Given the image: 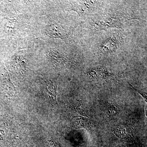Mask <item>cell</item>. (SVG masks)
<instances>
[{"instance_id": "6da1fadb", "label": "cell", "mask_w": 147, "mask_h": 147, "mask_svg": "<svg viewBox=\"0 0 147 147\" xmlns=\"http://www.w3.org/2000/svg\"><path fill=\"white\" fill-rule=\"evenodd\" d=\"M135 18L127 14H109L93 22V28L96 31L106 30L111 28H121L125 22Z\"/></svg>"}, {"instance_id": "7a4b0ae2", "label": "cell", "mask_w": 147, "mask_h": 147, "mask_svg": "<svg viewBox=\"0 0 147 147\" xmlns=\"http://www.w3.org/2000/svg\"><path fill=\"white\" fill-rule=\"evenodd\" d=\"M123 41V38L119 34L109 37L104 40L98 48V54L106 56L115 53Z\"/></svg>"}, {"instance_id": "3957f363", "label": "cell", "mask_w": 147, "mask_h": 147, "mask_svg": "<svg viewBox=\"0 0 147 147\" xmlns=\"http://www.w3.org/2000/svg\"><path fill=\"white\" fill-rule=\"evenodd\" d=\"M49 60L57 68H70L75 66L74 62L69 56L54 49L47 50Z\"/></svg>"}, {"instance_id": "277c9868", "label": "cell", "mask_w": 147, "mask_h": 147, "mask_svg": "<svg viewBox=\"0 0 147 147\" xmlns=\"http://www.w3.org/2000/svg\"><path fill=\"white\" fill-rule=\"evenodd\" d=\"M100 1H79L71 3V10L76 11L80 16H86L93 13L100 6Z\"/></svg>"}, {"instance_id": "5b68a950", "label": "cell", "mask_w": 147, "mask_h": 147, "mask_svg": "<svg viewBox=\"0 0 147 147\" xmlns=\"http://www.w3.org/2000/svg\"><path fill=\"white\" fill-rule=\"evenodd\" d=\"M46 34L54 38H61L66 42H71L70 37L61 23L55 21H50L46 29Z\"/></svg>"}, {"instance_id": "8992f818", "label": "cell", "mask_w": 147, "mask_h": 147, "mask_svg": "<svg viewBox=\"0 0 147 147\" xmlns=\"http://www.w3.org/2000/svg\"><path fill=\"white\" fill-rule=\"evenodd\" d=\"M45 92L50 102L53 105L57 104V81L56 79L50 82H46Z\"/></svg>"}, {"instance_id": "52a82bcc", "label": "cell", "mask_w": 147, "mask_h": 147, "mask_svg": "<svg viewBox=\"0 0 147 147\" xmlns=\"http://www.w3.org/2000/svg\"><path fill=\"white\" fill-rule=\"evenodd\" d=\"M90 121L86 117L77 116L73 117L71 121V125L73 128L78 129L88 128L90 127Z\"/></svg>"}, {"instance_id": "ba28073f", "label": "cell", "mask_w": 147, "mask_h": 147, "mask_svg": "<svg viewBox=\"0 0 147 147\" xmlns=\"http://www.w3.org/2000/svg\"><path fill=\"white\" fill-rule=\"evenodd\" d=\"M105 112L110 118H115L120 113L119 108L115 104L108 103L105 106Z\"/></svg>"}, {"instance_id": "9c48e42d", "label": "cell", "mask_w": 147, "mask_h": 147, "mask_svg": "<svg viewBox=\"0 0 147 147\" xmlns=\"http://www.w3.org/2000/svg\"><path fill=\"white\" fill-rule=\"evenodd\" d=\"M114 132L117 137L121 139L128 137L130 133L128 127L124 124L119 125L116 127L114 129Z\"/></svg>"}, {"instance_id": "30bf717a", "label": "cell", "mask_w": 147, "mask_h": 147, "mask_svg": "<svg viewBox=\"0 0 147 147\" xmlns=\"http://www.w3.org/2000/svg\"><path fill=\"white\" fill-rule=\"evenodd\" d=\"M97 76L99 75L100 78L107 81H110L114 79V74L110 73L104 67H98L95 68Z\"/></svg>"}, {"instance_id": "8fae6325", "label": "cell", "mask_w": 147, "mask_h": 147, "mask_svg": "<svg viewBox=\"0 0 147 147\" xmlns=\"http://www.w3.org/2000/svg\"><path fill=\"white\" fill-rule=\"evenodd\" d=\"M87 75L89 79L91 80H98L97 73L95 69L90 68L88 70Z\"/></svg>"}, {"instance_id": "7c38bea8", "label": "cell", "mask_w": 147, "mask_h": 147, "mask_svg": "<svg viewBox=\"0 0 147 147\" xmlns=\"http://www.w3.org/2000/svg\"><path fill=\"white\" fill-rule=\"evenodd\" d=\"M129 85L131 86V88H133L134 89L136 92H137L139 93V94L141 95L142 96V97L144 98V99L145 100H146V102H147V97L146 92L143 91L141 90L137 89V88H134V87H133L132 85H131V84H129Z\"/></svg>"}, {"instance_id": "4fadbf2b", "label": "cell", "mask_w": 147, "mask_h": 147, "mask_svg": "<svg viewBox=\"0 0 147 147\" xmlns=\"http://www.w3.org/2000/svg\"><path fill=\"white\" fill-rule=\"evenodd\" d=\"M49 147H60L59 145L56 143V142H53V141H50L48 144Z\"/></svg>"}]
</instances>
